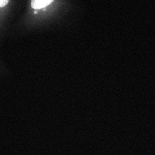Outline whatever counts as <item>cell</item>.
<instances>
[{
    "label": "cell",
    "instance_id": "6da1fadb",
    "mask_svg": "<svg viewBox=\"0 0 155 155\" xmlns=\"http://www.w3.org/2000/svg\"><path fill=\"white\" fill-rule=\"evenodd\" d=\"M54 0H31V6L33 9H41L50 5Z\"/></svg>",
    "mask_w": 155,
    "mask_h": 155
},
{
    "label": "cell",
    "instance_id": "7a4b0ae2",
    "mask_svg": "<svg viewBox=\"0 0 155 155\" xmlns=\"http://www.w3.org/2000/svg\"><path fill=\"white\" fill-rule=\"evenodd\" d=\"M9 0H0V7H3L4 6H6Z\"/></svg>",
    "mask_w": 155,
    "mask_h": 155
},
{
    "label": "cell",
    "instance_id": "3957f363",
    "mask_svg": "<svg viewBox=\"0 0 155 155\" xmlns=\"http://www.w3.org/2000/svg\"><path fill=\"white\" fill-rule=\"evenodd\" d=\"M34 13L35 14H37L38 13V12L37 11H34Z\"/></svg>",
    "mask_w": 155,
    "mask_h": 155
},
{
    "label": "cell",
    "instance_id": "277c9868",
    "mask_svg": "<svg viewBox=\"0 0 155 155\" xmlns=\"http://www.w3.org/2000/svg\"><path fill=\"white\" fill-rule=\"evenodd\" d=\"M43 10H44V11H46V8H44V9H43Z\"/></svg>",
    "mask_w": 155,
    "mask_h": 155
}]
</instances>
